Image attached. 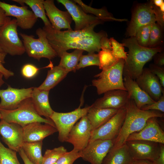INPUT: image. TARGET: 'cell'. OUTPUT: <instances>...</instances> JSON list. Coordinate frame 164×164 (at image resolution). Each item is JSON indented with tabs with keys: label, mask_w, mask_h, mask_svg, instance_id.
<instances>
[{
	"label": "cell",
	"mask_w": 164,
	"mask_h": 164,
	"mask_svg": "<svg viewBox=\"0 0 164 164\" xmlns=\"http://www.w3.org/2000/svg\"><path fill=\"white\" fill-rule=\"evenodd\" d=\"M98 25L94 24L79 30L58 31L52 26H44L43 29L50 44L60 57L62 53L71 49L86 51L88 53L98 52L101 49V39L107 35L104 31L96 32L94 31Z\"/></svg>",
	"instance_id": "cell-1"
},
{
	"label": "cell",
	"mask_w": 164,
	"mask_h": 164,
	"mask_svg": "<svg viewBox=\"0 0 164 164\" xmlns=\"http://www.w3.org/2000/svg\"><path fill=\"white\" fill-rule=\"evenodd\" d=\"M126 109L124 121L119 134L113 140L112 149H117L125 145L128 137L141 130L149 118H163L164 116V113L158 111H144L138 108L131 98L126 105Z\"/></svg>",
	"instance_id": "cell-2"
},
{
	"label": "cell",
	"mask_w": 164,
	"mask_h": 164,
	"mask_svg": "<svg viewBox=\"0 0 164 164\" xmlns=\"http://www.w3.org/2000/svg\"><path fill=\"white\" fill-rule=\"evenodd\" d=\"M123 44L128 49L124 65L123 76H128L133 80L142 73L145 65L150 60L162 49L160 47L149 48L142 46L134 36L125 39Z\"/></svg>",
	"instance_id": "cell-3"
},
{
	"label": "cell",
	"mask_w": 164,
	"mask_h": 164,
	"mask_svg": "<svg viewBox=\"0 0 164 164\" xmlns=\"http://www.w3.org/2000/svg\"><path fill=\"white\" fill-rule=\"evenodd\" d=\"M2 119L9 123L17 124L23 128L35 122L48 124L56 127L51 119L44 118L36 110L31 98H28L17 108L12 110L0 109Z\"/></svg>",
	"instance_id": "cell-4"
},
{
	"label": "cell",
	"mask_w": 164,
	"mask_h": 164,
	"mask_svg": "<svg viewBox=\"0 0 164 164\" xmlns=\"http://www.w3.org/2000/svg\"><path fill=\"white\" fill-rule=\"evenodd\" d=\"M125 63L124 60L119 59L113 65L102 70L101 72L94 76L97 78L92 80V85L96 88L98 95L112 90L126 91L123 78Z\"/></svg>",
	"instance_id": "cell-5"
},
{
	"label": "cell",
	"mask_w": 164,
	"mask_h": 164,
	"mask_svg": "<svg viewBox=\"0 0 164 164\" xmlns=\"http://www.w3.org/2000/svg\"><path fill=\"white\" fill-rule=\"evenodd\" d=\"M36 33L38 37V39L34 38L32 35L19 33L22 39L26 52L29 56L39 60L43 58L51 60L57 56L50 44L43 28H38Z\"/></svg>",
	"instance_id": "cell-6"
},
{
	"label": "cell",
	"mask_w": 164,
	"mask_h": 164,
	"mask_svg": "<svg viewBox=\"0 0 164 164\" xmlns=\"http://www.w3.org/2000/svg\"><path fill=\"white\" fill-rule=\"evenodd\" d=\"M16 19L8 21L0 27V47L7 54L21 55L26 52L22 42L17 31Z\"/></svg>",
	"instance_id": "cell-7"
},
{
	"label": "cell",
	"mask_w": 164,
	"mask_h": 164,
	"mask_svg": "<svg viewBox=\"0 0 164 164\" xmlns=\"http://www.w3.org/2000/svg\"><path fill=\"white\" fill-rule=\"evenodd\" d=\"M90 106L81 108L80 106L74 111L66 113L54 111L50 117L58 132V139L65 142L69 133L77 121L87 114Z\"/></svg>",
	"instance_id": "cell-8"
},
{
	"label": "cell",
	"mask_w": 164,
	"mask_h": 164,
	"mask_svg": "<svg viewBox=\"0 0 164 164\" xmlns=\"http://www.w3.org/2000/svg\"><path fill=\"white\" fill-rule=\"evenodd\" d=\"M126 113V106L118 109L108 121L91 132L89 142L97 139L113 140L120 131Z\"/></svg>",
	"instance_id": "cell-9"
},
{
	"label": "cell",
	"mask_w": 164,
	"mask_h": 164,
	"mask_svg": "<svg viewBox=\"0 0 164 164\" xmlns=\"http://www.w3.org/2000/svg\"><path fill=\"white\" fill-rule=\"evenodd\" d=\"M91 131L90 123L86 115L72 128L65 142L72 144L73 149L80 151L88 144Z\"/></svg>",
	"instance_id": "cell-10"
},
{
	"label": "cell",
	"mask_w": 164,
	"mask_h": 164,
	"mask_svg": "<svg viewBox=\"0 0 164 164\" xmlns=\"http://www.w3.org/2000/svg\"><path fill=\"white\" fill-rule=\"evenodd\" d=\"M67 9L75 22L74 30L86 28L93 24L102 23L104 21L93 15L85 13L73 0H57Z\"/></svg>",
	"instance_id": "cell-11"
},
{
	"label": "cell",
	"mask_w": 164,
	"mask_h": 164,
	"mask_svg": "<svg viewBox=\"0 0 164 164\" xmlns=\"http://www.w3.org/2000/svg\"><path fill=\"white\" fill-rule=\"evenodd\" d=\"M156 20L151 2L137 6L132 13L127 29L130 37L135 36L138 30L142 27L155 23Z\"/></svg>",
	"instance_id": "cell-12"
},
{
	"label": "cell",
	"mask_w": 164,
	"mask_h": 164,
	"mask_svg": "<svg viewBox=\"0 0 164 164\" xmlns=\"http://www.w3.org/2000/svg\"><path fill=\"white\" fill-rule=\"evenodd\" d=\"M134 159L147 160L153 161L158 156L160 143L153 142L135 140L125 144Z\"/></svg>",
	"instance_id": "cell-13"
},
{
	"label": "cell",
	"mask_w": 164,
	"mask_h": 164,
	"mask_svg": "<svg viewBox=\"0 0 164 164\" xmlns=\"http://www.w3.org/2000/svg\"><path fill=\"white\" fill-rule=\"evenodd\" d=\"M0 8L4 10L6 16L16 18L18 26L22 29L32 28L38 19L33 12L25 5L19 6L0 1Z\"/></svg>",
	"instance_id": "cell-14"
},
{
	"label": "cell",
	"mask_w": 164,
	"mask_h": 164,
	"mask_svg": "<svg viewBox=\"0 0 164 164\" xmlns=\"http://www.w3.org/2000/svg\"><path fill=\"white\" fill-rule=\"evenodd\" d=\"M113 145V140H95L89 142L80 151L81 158L91 164H102L104 158Z\"/></svg>",
	"instance_id": "cell-15"
},
{
	"label": "cell",
	"mask_w": 164,
	"mask_h": 164,
	"mask_svg": "<svg viewBox=\"0 0 164 164\" xmlns=\"http://www.w3.org/2000/svg\"><path fill=\"white\" fill-rule=\"evenodd\" d=\"M33 87L18 89L8 85L6 89H0V109L12 110L17 108L23 101L31 97Z\"/></svg>",
	"instance_id": "cell-16"
},
{
	"label": "cell",
	"mask_w": 164,
	"mask_h": 164,
	"mask_svg": "<svg viewBox=\"0 0 164 164\" xmlns=\"http://www.w3.org/2000/svg\"><path fill=\"white\" fill-rule=\"evenodd\" d=\"M0 135L10 149L18 152L24 142L23 127L15 123L0 121Z\"/></svg>",
	"instance_id": "cell-17"
},
{
	"label": "cell",
	"mask_w": 164,
	"mask_h": 164,
	"mask_svg": "<svg viewBox=\"0 0 164 164\" xmlns=\"http://www.w3.org/2000/svg\"><path fill=\"white\" fill-rule=\"evenodd\" d=\"M158 118H149L140 130L131 134L126 140H142L164 144V132L160 126Z\"/></svg>",
	"instance_id": "cell-18"
},
{
	"label": "cell",
	"mask_w": 164,
	"mask_h": 164,
	"mask_svg": "<svg viewBox=\"0 0 164 164\" xmlns=\"http://www.w3.org/2000/svg\"><path fill=\"white\" fill-rule=\"evenodd\" d=\"M135 80L138 86L155 101L159 99L164 93L158 78L149 68H143L141 74Z\"/></svg>",
	"instance_id": "cell-19"
},
{
	"label": "cell",
	"mask_w": 164,
	"mask_h": 164,
	"mask_svg": "<svg viewBox=\"0 0 164 164\" xmlns=\"http://www.w3.org/2000/svg\"><path fill=\"white\" fill-rule=\"evenodd\" d=\"M43 4L46 14L54 29L58 31L62 29L72 30L71 24L73 20L67 11H63L59 9L53 0H44Z\"/></svg>",
	"instance_id": "cell-20"
},
{
	"label": "cell",
	"mask_w": 164,
	"mask_h": 164,
	"mask_svg": "<svg viewBox=\"0 0 164 164\" xmlns=\"http://www.w3.org/2000/svg\"><path fill=\"white\" fill-rule=\"evenodd\" d=\"M103 96L97 99L92 105L99 108L119 109L126 105L131 98L126 91L114 90L107 91Z\"/></svg>",
	"instance_id": "cell-21"
},
{
	"label": "cell",
	"mask_w": 164,
	"mask_h": 164,
	"mask_svg": "<svg viewBox=\"0 0 164 164\" xmlns=\"http://www.w3.org/2000/svg\"><path fill=\"white\" fill-rule=\"evenodd\" d=\"M24 142L43 141L46 137L57 132L56 127L39 122L30 123L23 128Z\"/></svg>",
	"instance_id": "cell-22"
},
{
	"label": "cell",
	"mask_w": 164,
	"mask_h": 164,
	"mask_svg": "<svg viewBox=\"0 0 164 164\" xmlns=\"http://www.w3.org/2000/svg\"><path fill=\"white\" fill-rule=\"evenodd\" d=\"M123 80L126 91L138 108L140 109L144 105L155 101L138 86L135 80L125 76H124Z\"/></svg>",
	"instance_id": "cell-23"
},
{
	"label": "cell",
	"mask_w": 164,
	"mask_h": 164,
	"mask_svg": "<svg viewBox=\"0 0 164 164\" xmlns=\"http://www.w3.org/2000/svg\"><path fill=\"white\" fill-rule=\"evenodd\" d=\"M49 91L40 90L34 87L31 99L34 108L40 116L51 119L50 117L54 111L51 108L49 100Z\"/></svg>",
	"instance_id": "cell-24"
},
{
	"label": "cell",
	"mask_w": 164,
	"mask_h": 164,
	"mask_svg": "<svg viewBox=\"0 0 164 164\" xmlns=\"http://www.w3.org/2000/svg\"><path fill=\"white\" fill-rule=\"evenodd\" d=\"M118 110L115 109L97 108L92 105L90 106L86 116L90 123L91 131L98 128L105 123Z\"/></svg>",
	"instance_id": "cell-25"
},
{
	"label": "cell",
	"mask_w": 164,
	"mask_h": 164,
	"mask_svg": "<svg viewBox=\"0 0 164 164\" xmlns=\"http://www.w3.org/2000/svg\"><path fill=\"white\" fill-rule=\"evenodd\" d=\"M133 160L125 144L116 149H111L102 164H131Z\"/></svg>",
	"instance_id": "cell-26"
},
{
	"label": "cell",
	"mask_w": 164,
	"mask_h": 164,
	"mask_svg": "<svg viewBox=\"0 0 164 164\" xmlns=\"http://www.w3.org/2000/svg\"><path fill=\"white\" fill-rule=\"evenodd\" d=\"M69 72L58 66L53 67L48 71L46 77L38 88L49 91L62 80Z\"/></svg>",
	"instance_id": "cell-27"
},
{
	"label": "cell",
	"mask_w": 164,
	"mask_h": 164,
	"mask_svg": "<svg viewBox=\"0 0 164 164\" xmlns=\"http://www.w3.org/2000/svg\"><path fill=\"white\" fill-rule=\"evenodd\" d=\"M84 51L76 49L71 53L67 51L62 53L59 57L60 60L58 66L69 72H75Z\"/></svg>",
	"instance_id": "cell-28"
},
{
	"label": "cell",
	"mask_w": 164,
	"mask_h": 164,
	"mask_svg": "<svg viewBox=\"0 0 164 164\" xmlns=\"http://www.w3.org/2000/svg\"><path fill=\"white\" fill-rule=\"evenodd\" d=\"M43 141L31 143L24 142L22 148L26 156L33 164H42Z\"/></svg>",
	"instance_id": "cell-29"
},
{
	"label": "cell",
	"mask_w": 164,
	"mask_h": 164,
	"mask_svg": "<svg viewBox=\"0 0 164 164\" xmlns=\"http://www.w3.org/2000/svg\"><path fill=\"white\" fill-rule=\"evenodd\" d=\"M22 6L25 4L32 9V11L38 18H40L43 21L44 26L46 27L52 26L49 19L46 17L44 8L43 0H13Z\"/></svg>",
	"instance_id": "cell-30"
},
{
	"label": "cell",
	"mask_w": 164,
	"mask_h": 164,
	"mask_svg": "<svg viewBox=\"0 0 164 164\" xmlns=\"http://www.w3.org/2000/svg\"><path fill=\"white\" fill-rule=\"evenodd\" d=\"M78 4L83 11L86 13H90L102 20L104 22L110 21H126L125 19H119L114 18L111 14L105 9H95L88 6L80 0H73Z\"/></svg>",
	"instance_id": "cell-31"
},
{
	"label": "cell",
	"mask_w": 164,
	"mask_h": 164,
	"mask_svg": "<svg viewBox=\"0 0 164 164\" xmlns=\"http://www.w3.org/2000/svg\"><path fill=\"white\" fill-rule=\"evenodd\" d=\"M67 152V149L63 146L52 149H47L43 156L42 164H54Z\"/></svg>",
	"instance_id": "cell-32"
},
{
	"label": "cell",
	"mask_w": 164,
	"mask_h": 164,
	"mask_svg": "<svg viewBox=\"0 0 164 164\" xmlns=\"http://www.w3.org/2000/svg\"><path fill=\"white\" fill-rule=\"evenodd\" d=\"M1 164H21L18 159L16 152L5 147L0 141Z\"/></svg>",
	"instance_id": "cell-33"
},
{
	"label": "cell",
	"mask_w": 164,
	"mask_h": 164,
	"mask_svg": "<svg viewBox=\"0 0 164 164\" xmlns=\"http://www.w3.org/2000/svg\"><path fill=\"white\" fill-rule=\"evenodd\" d=\"M99 68L102 70L107 69L116 63L119 59L113 55L111 51L102 50L98 52Z\"/></svg>",
	"instance_id": "cell-34"
},
{
	"label": "cell",
	"mask_w": 164,
	"mask_h": 164,
	"mask_svg": "<svg viewBox=\"0 0 164 164\" xmlns=\"http://www.w3.org/2000/svg\"><path fill=\"white\" fill-rule=\"evenodd\" d=\"M153 24L143 26L137 31L135 37L141 46L148 47L150 32Z\"/></svg>",
	"instance_id": "cell-35"
},
{
	"label": "cell",
	"mask_w": 164,
	"mask_h": 164,
	"mask_svg": "<svg viewBox=\"0 0 164 164\" xmlns=\"http://www.w3.org/2000/svg\"><path fill=\"white\" fill-rule=\"evenodd\" d=\"M99 60L98 54L95 53H88V54L82 55L80 57L77 70L90 66H99Z\"/></svg>",
	"instance_id": "cell-36"
},
{
	"label": "cell",
	"mask_w": 164,
	"mask_h": 164,
	"mask_svg": "<svg viewBox=\"0 0 164 164\" xmlns=\"http://www.w3.org/2000/svg\"><path fill=\"white\" fill-rule=\"evenodd\" d=\"M112 47L111 52L113 56L118 59L125 60L127 53L125 51L124 46L123 43L118 42L113 38L110 39Z\"/></svg>",
	"instance_id": "cell-37"
},
{
	"label": "cell",
	"mask_w": 164,
	"mask_h": 164,
	"mask_svg": "<svg viewBox=\"0 0 164 164\" xmlns=\"http://www.w3.org/2000/svg\"><path fill=\"white\" fill-rule=\"evenodd\" d=\"M80 158H81L80 151L73 149L63 155L54 164H73Z\"/></svg>",
	"instance_id": "cell-38"
},
{
	"label": "cell",
	"mask_w": 164,
	"mask_h": 164,
	"mask_svg": "<svg viewBox=\"0 0 164 164\" xmlns=\"http://www.w3.org/2000/svg\"><path fill=\"white\" fill-rule=\"evenodd\" d=\"M161 31L160 26L155 23L153 24L151 29L148 47H155L160 41Z\"/></svg>",
	"instance_id": "cell-39"
},
{
	"label": "cell",
	"mask_w": 164,
	"mask_h": 164,
	"mask_svg": "<svg viewBox=\"0 0 164 164\" xmlns=\"http://www.w3.org/2000/svg\"><path fill=\"white\" fill-rule=\"evenodd\" d=\"M140 109L144 111H157L164 113V93L157 101H155L150 104L144 105Z\"/></svg>",
	"instance_id": "cell-40"
},
{
	"label": "cell",
	"mask_w": 164,
	"mask_h": 164,
	"mask_svg": "<svg viewBox=\"0 0 164 164\" xmlns=\"http://www.w3.org/2000/svg\"><path fill=\"white\" fill-rule=\"evenodd\" d=\"M152 7L155 15L156 21L157 24L162 28L164 24V4L160 7L155 5L151 1Z\"/></svg>",
	"instance_id": "cell-41"
},
{
	"label": "cell",
	"mask_w": 164,
	"mask_h": 164,
	"mask_svg": "<svg viewBox=\"0 0 164 164\" xmlns=\"http://www.w3.org/2000/svg\"><path fill=\"white\" fill-rule=\"evenodd\" d=\"M39 69L31 64L24 65L21 70V73L24 77L30 78L35 76L38 73Z\"/></svg>",
	"instance_id": "cell-42"
},
{
	"label": "cell",
	"mask_w": 164,
	"mask_h": 164,
	"mask_svg": "<svg viewBox=\"0 0 164 164\" xmlns=\"http://www.w3.org/2000/svg\"><path fill=\"white\" fill-rule=\"evenodd\" d=\"M150 70L158 78L162 87H164V68L155 64H151L149 68Z\"/></svg>",
	"instance_id": "cell-43"
},
{
	"label": "cell",
	"mask_w": 164,
	"mask_h": 164,
	"mask_svg": "<svg viewBox=\"0 0 164 164\" xmlns=\"http://www.w3.org/2000/svg\"><path fill=\"white\" fill-rule=\"evenodd\" d=\"M7 54L4 53H0V73H2L5 78L8 79L14 75V73L6 69L3 64L5 63V59Z\"/></svg>",
	"instance_id": "cell-44"
},
{
	"label": "cell",
	"mask_w": 164,
	"mask_h": 164,
	"mask_svg": "<svg viewBox=\"0 0 164 164\" xmlns=\"http://www.w3.org/2000/svg\"><path fill=\"white\" fill-rule=\"evenodd\" d=\"M101 49L111 51L112 47L110 39L107 37V36H103L101 39L100 42Z\"/></svg>",
	"instance_id": "cell-45"
},
{
	"label": "cell",
	"mask_w": 164,
	"mask_h": 164,
	"mask_svg": "<svg viewBox=\"0 0 164 164\" xmlns=\"http://www.w3.org/2000/svg\"><path fill=\"white\" fill-rule=\"evenodd\" d=\"M153 164H164V144L160 143V150L157 157L153 161Z\"/></svg>",
	"instance_id": "cell-46"
},
{
	"label": "cell",
	"mask_w": 164,
	"mask_h": 164,
	"mask_svg": "<svg viewBox=\"0 0 164 164\" xmlns=\"http://www.w3.org/2000/svg\"><path fill=\"white\" fill-rule=\"evenodd\" d=\"M154 58L155 64L160 67H163L164 65V55L163 53L156 54Z\"/></svg>",
	"instance_id": "cell-47"
},
{
	"label": "cell",
	"mask_w": 164,
	"mask_h": 164,
	"mask_svg": "<svg viewBox=\"0 0 164 164\" xmlns=\"http://www.w3.org/2000/svg\"><path fill=\"white\" fill-rule=\"evenodd\" d=\"M11 19L10 17L5 15L4 10L0 8V27Z\"/></svg>",
	"instance_id": "cell-48"
},
{
	"label": "cell",
	"mask_w": 164,
	"mask_h": 164,
	"mask_svg": "<svg viewBox=\"0 0 164 164\" xmlns=\"http://www.w3.org/2000/svg\"><path fill=\"white\" fill-rule=\"evenodd\" d=\"M18 152L24 164H33L27 158L22 148L20 149Z\"/></svg>",
	"instance_id": "cell-49"
},
{
	"label": "cell",
	"mask_w": 164,
	"mask_h": 164,
	"mask_svg": "<svg viewBox=\"0 0 164 164\" xmlns=\"http://www.w3.org/2000/svg\"><path fill=\"white\" fill-rule=\"evenodd\" d=\"M131 164H153L152 162L144 159H134Z\"/></svg>",
	"instance_id": "cell-50"
},
{
	"label": "cell",
	"mask_w": 164,
	"mask_h": 164,
	"mask_svg": "<svg viewBox=\"0 0 164 164\" xmlns=\"http://www.w3.org/2000/svg\"><path fill=\"white\" fill-rule=\"evenodd\" d=\"M152 2L155 5L158 7H160L164 4V2L163 0H154Z\"/></svg>",
	"instance_id": "cell-51"
},
{
	"label": "cell",
	"mask_w": 164,
	"mask_h": 164,
	"mask_svg": "<svg viewBox=\"0 0 164 164\" xmlns=\"http://www.w3.org/2000/svg\"><path fill=\"white\" fill-rule=\"evenodd\" d=\"M3 74L0 73V87L4 83V81L3 80Z\"/></svg>",
	"instance_id": "cell-52"
},
{
	"label": "cell",
	"mask_w": 164,
	"mask_h": 164,
	"mask_svg": "<svg viewBox=\"0 0 164 164\" xmlns=\"http://www.w3.org/2000/svg\"><path fill=\"white\" fill-rule=\"evenodd\" d=\"M4 52L2 50V48L0 47V53H3Z\"/></svg>",
	"instance_id": "cell-53"
},
{
	"label": "cell",
	"mask_w": 164,
	"mask_h": 164,
	"mask_svg": "<svg viewBox=\"0 0 164 164\" xmlns=\"http://www.w3.org/2000/svg\"><path fill=\"white\" fill-rule=\"evenodd\" d=\"M2 119V116L1 113H0V120H1Z\"/></svg>",
	"instance_id": "cell-54"
},
{
	"label": "cell",
	"mask_w": 164,
	"mask_h": 164,
	"mask_svg": "<svg viewBox=\"0 0 164 164\" xmlns=\"http://www.w3.org/2000/svg\"><path fill=\"white\" fill-rule=\"evenodd\" d=\"M0 164H1L0 163Z\"/></svg>",
	"instance_id": "cell-55"
}]
</instances>
